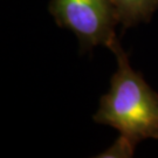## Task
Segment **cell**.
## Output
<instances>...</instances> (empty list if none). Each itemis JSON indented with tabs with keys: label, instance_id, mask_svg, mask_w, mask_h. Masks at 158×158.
I'll list each match as a JSON object with an SVG mask.
<instances>
[{
	"label": "cell",
	"instance_id": "277c9868",
	"mask_svg": "<svg viewBox=\"0 0 158 158\" xmlns=\"http://www.w3.org/2000/svg\"><path fill=\"white\" fill-rule=\"evenodd\" d=\"M137 145L124 137L119 135L118 138L114 142V144L110 148H108L106 151L97 155L96 157L100 158H129L134 156L135 149Z\"/></svg>",
	"mask_w": 158,
	"mask_h": 158
},
{
	"label": "cell",
	"instance_id": "6da1fadb",
	"mask_svg": "<svg viewBox=\"0 0 158 158\" xmlns=\"http://www.w3.org/2000/svg\"><path fill=\"white\" fill-rule=\"evenodd\" d=\"M108 48L115 54L117 68L109 91L100 98L94 122L111 127L135 145L149 138L158 139V93L131 67L118 38Z\"/></svg>",
	"mask_w": 158,
	"mask_h": 158
},
{
	"label": "cell",
	"instance_id": "3957f363",
	"mask_svg": "<svg viewBox=\"0 0 158 158\" xmlns=\"http://www.w3.org/2000/svg\"><path fill=\"white\" fill-rule=\"evenodd\" d=\"M117 21L123 31L151 21L158 10V0H113Z\"/></svg>",
	"mask_w": 158,
	"mask_h": 158
},
{
	"label": "cell",
	"instance_id": "7a4b0ae2",
	"mask_svg": "<svg viewBox=\"0 0 158 158\" xmlns=\"http://www.w3.org/2000/svg\"><path fill=\"white\" fill-rule=\"evenodd\" d=\"M48 11L60 28L77 38L80 53L109 47L118 25L113 0H51Z\"/></svg>",
	"mask_w": 158,
	"mask_h": 158
}]
</instances>
